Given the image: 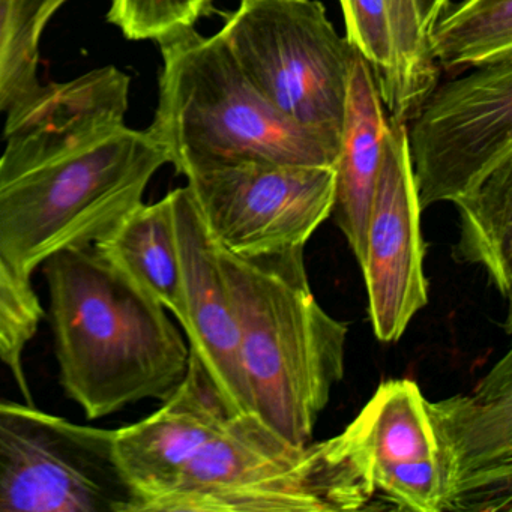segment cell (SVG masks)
I'll use <instances>...</instances> for the list:
<instances>
[{
  "label": "cell",
  "instance_id": "7c38bea8",
  "mask_svg": "<svg viewBox=\"0 0 512 512\" xmlns=\"http://www.w3.org/2000/svg\"><path fill=\"white\" fill-rule=\"evenodd\" d=\"M184 280V317L190 355L214 382L230 415H253L239 349V329L217 241L187 187L172 191Z\"/></svg>",
  "mask_w": 512,
  "mask_h": 512
},
{
  "label": "cell",
  "instance_id": "9a60e30c",
  "mask_svg": "<svg viewBox=\"0 0 512 512\" xmlns=\"http://www.w3.org/2000/svg\"><path fill=\"white\" fill-rule=\"evenodd\" d=\"M94 247L110 265L181 322L184 280L172 191L151 205L140 203Z\"/></svg>",
  "mask_w": 512,
  "mask_h": 512
},
{
  "label": "cell",
  "instance_id": "d4e9b609",
  "mask_svg": "<svg viewBox=\"0 0 512 512\" xmlns=\"http://www.w3.org/2000/svg\"><path fill=\"white\" fill-rule=\"evenodd\" d=\"M452 4V0H416V8H418L419 22H421L422 31H430L437 19L445 13L446 8Z\"/></svg>",
  "mask_w": 512,
  "mask_h": 512
},
{
  "label": "cell",
  "instance_id": "603a6c76",
  "mask_svg": "<svg viewBox=\"0 0 512 512\" xmlns=\"http://www.w3.org/2000/svg\"><path fill=\"white\" fill-rule=\"evenodd\" d=\"M214 0H112L107 20L131 41H158L164 35L194 26Z\"/></svg>",
  "mask_w": 512,
  "mask_h": 512
},
{
  "label": "cell",
  "instance_id": "ba28073f",
  "mask_svg": "<svg viewBox=\"0 0 512 512\" xmlns=\"http://www.w3.org/2000/svg\"><path fill=\"white\" fill-rule=\"evenodd\" d=\"M419 208L455 203L512 160V59L437 83L406 124Z\"/></svg>",
  "mask_w": 512,
  "mask_h": 512
},
{
  "label": "cell",
  "instance_id": "30bf717a",
  "mask_svg": "<svg viewBox=\"0 0 512 512\" xmlns=\"http://www.w3.org/2000/svg\"><path fill=\"white\" fill-rule=\"evenodd\" d=\"M421 214L406 124L389 119L361 263L371 326L383 343L400 340L428 302Z\"/></svg>",
  "mask_w": 512,
  "mask_h": 512
},
{
  "label": "cell",
  "instance_id": "3957f363",
  "mask_svg": "<svg viewBox=\"0 0 512 512\" xmlns=\"http://www.w3.org/2000/svg\"><path fill=\"white\" fill-rule=\"evenodd\" d=\"M218 250L253 415L292 445L310 443L344 376L347 326L314 298L304 248L260 256Z\"/></svg>",
  "mask_w": 512,
  "mask_h": 512
},
{
  "label": "cell",
  "instance_id": "9c48e42d",
  "mask_svg": "<svg viewBox=\"0 0 512 512\" xmlns=\"http://www.w3.org/2000/svg\"><path fill=\"white\" fill-rule=\"evenodd\" d=\"M184 176L215 241L238 256L304 248L334 208L335 167L239 160Z\"/></svg>",
  "mask_w": 512,
  "mask_h": 512
},
{
  "label": "cell",
  "instance_id": "8992f818",
  "mask_svg": "<svg viewBox=\"0 0 512 512\" xmlns=\"http://www.w3.org/2000/svg\"><path fill=\"white\" fill-rule=\"evenodd\" d=\"M217 34L278 112L340 140L355 49L322 2L241 0Z\"/></svg>",
  "mask_w": 512,
  "mask_h": 512
},
{
  "label": "cell",
  "instance_id": "6da1fadb",
  "mask_svg": "<svg viewBox=\"0 0 512 512\" xmlns=\"http://www.w3.org/2000/svg\"><path fill=\"white\" fill-rule=\"evenodd\" d=\"M131 79L109 67L37 85L7 112L0 155V256L17 278L88 247L143 203L169 164L148 130L125 124Z\"/></svg>",
  "mask_w": 512,
  "mask_h": 512
},
{
  "label": "cell",
  "instance_id": "ac0fdd59",
  "mask_svg": "<svg viewBox=\"0 0 512 512\" xmlns=\"http://www.w3.org/2000/svg\"><path fill=\"white\" fill-rule=\"evenodd\" d=\"M427 49L443 73L512 59V0H461L427 32Z\"/></svg>",
  "mask_w": 512,
  "mask_h": 512
},
{
  "label": "cell",
  "instance_id": "cb8c5ba5",
  "mask_svg": "<svg viewBox=\"0 0 512 512\" xmlns=\"http://www.w3.org/2000/svg\"><path fill=\"white\" fill-rule=\"evenodd\" d=\"M374 493L397 509L442 512L443 481L436 458L371 470Z\"/></svg>",
  "mask_w": 512,
  "mask_h": 512
},
{
  "label": "cell",
  "instance_id": "e0dca14e",
  "mask_svg": "<svg viewBox=\"0 0 512 512\" xmlns=\"http://www.w3.org/2000/svg\"><path fill=\"white\" fill-rule=\"evenodd\" d=\"M460 215V238L454 257L482 266L503 298L512 287V160L454 203Z\"/></svg>",
  "mask_w": 512,
  "mask_h": 512
},
{
  "label": "cell",
  "instance_id": "5bb4252c",
  "mask_svg": "<svg viewBox=\"0 0 512 512\" xmlns=\"http://www.w3.org/2000/svg\"><path fill=\"white\" fill-rule=\"evenodd\" d=\"M389 119L370 65L353 53L340 134L332 214L361 265Z\"/></svg>",
  "mask_w": 512,
  "mask_h": 512
},
{
  "label": "cell",
  "instance_id": "8fae6325",
  "mask_svg": "<svg viewBox=\"0 0 512 512\" xmlns=\"http://www.w3.org/2000/svg\"><path fill=\"white\" fill-rule=\"evenodd\" d=\"M445 511H511L512 355L473 394L427 401Z\"/></svg>",
  "mask_w": 512,
  "mask_h": 512
},
{
  "label": "cell",
  "instance_id": "52a82bcc",
  "mask_svg": "<svg viewBox=\"0 0 512 512\" xmlns=\"http://www.w3.org/2000/svg\"><path fill=\"white\" fill-rule=\"evenodd\" d=\"M115 434L0 400V512H139Z\"/></svg>",
  "mask_w": 512,
  "mask_h": 512
},
{
  "label": "cell",
  "instance_id": "4fadbf2b",
  "mask_svg": "<svg viewBox=\"0 0 512 512\" xmlns=\"http://www.w3.org/2000/svg\"><path fill=\"white\" fill-rule=\"evenodd\" d=\"M230 418L211 377L190 355L184 382L163 406L116 430V457L139 499V512L151 511L175 487L185 467Z\"/></svg>",
  "mask_w": 512,
  "mask_h": 512
},
{
  "label": "cell",
  "instance_id": "7402d4cb",
  "mask_svg": "<svg viewBox=\"0 0 512 512\" xmlns=\"http://www.w3.org/2000/svg\"><path fill=\"white\" fill-rule=\"evenodd\" d=\"M346 23V40L370 65L380 95L394 73L395 44L386 0H338Z\"/></svg>",
  "mask_w": 512,
  "mask_h": 512
},
{
  "label": "cell",
  "instance_id": "ffe728a7",
  "mask_svg": "<svg viewBox=\"0 0 512 512\" xmlns=\"http://www.w3.org/2000/svg\"><path fill=\"white\" fill-rule=\"evenodd\" d=\"M394 32V73L382 92L392 121L407 124L431 89L440 82V70L427 49L416 0H386Z\"/></svg>",
  "mask_w": 512,
  "mask_h": 512
},
{
  "label": "cell",
  "instance_id": "277c9868",
  "mask_svg": "<svg viewBox=\"0 0 512 512\" xmlns=\"http://www.w3.org/2000/svg\"><path fill=\"white\" fill-rule=\"evenodd\" d=\"M163 56L154 122L146 128L184 175L254 160L335 167L340 140L278 112L242 73L223 38L184 26L157 41Z\"/></svg>",
  "mask_w": 512,
  "mask_h": 512
},
{
  "label": "cell",
  "instance_id": "5b68a950",
  "mask_svg": "<svg viewBox=\"0 0 512 512\" xmlns=\"http://www.w3.org/2000/svg\"><path fill=\"white\" fill-rule=\"evenodd\" d=\"M374 496L349 431L292 445L256 416L236 415L151 511H358Z\"/></svg>",
  "mask_w": 512,
  "mask_h": 512
},
{
  "label": "cell",
  "instance_id": "44dd1931",
  "mask_svg": "<svg viewBox=\"0 0 512 512\" xmlns=\"http://www.w3.org/2000/svg\"><path fill=\"white\" fill-rule=\"evenodd\" d=\"M43 317V305L32 284L17 278L0 256V361L10 368L29 403L32 398L23 359Z\"/></svg>",
  "mask_w": 512,
  "mask_h": 512
},
{
  "label": "cell",
  "instance_id": "d6986e66",
  "mask_svg": "<svg viewBox=\"0 0 512 512\" xmlns=\"http://www.w3.org/2000/svg\"><path fill=\"white\" fill-rule=\"evenodd\" d=\"M68 0H0V115L40 85L44 31Z\"/></svg>",
  "mask_w": 512,
  "mask_h": 512
},
{
  "label": "cell",
  "instance_id": "2e32d148",
  "mask_svg": "<svg viewBox=\"0 0 512 512\" xmlns=\"http://www.w3.org/2000/svg\"><path fill=\"white\" fill-rule=\"evenodd\" d=\"M421 389L388 380L346 428L368 469L436 458V440ZM371 481V479H370Z\"/></svg>",
  "mask_w": 512,
  "mask_h": 512
},
{
  "label": "cell",
  "instance_id": "7a4b0ae2",
  "mask_svg": "<svg viewBox=\"0 0 512 512\" xmlns=\"http://www.w3.org/2000/svg\"><path fill=\"white\" fill-rule=\"evenodd\" d=\"M43 271L61 385L89 419L163 403L184 382L190 347L166 308L94 245L53 254Z\"/></svg>",
  "mask_w": 512,
  "mask_h": 512
}]
</instances>
